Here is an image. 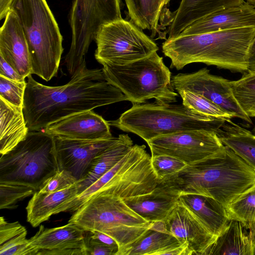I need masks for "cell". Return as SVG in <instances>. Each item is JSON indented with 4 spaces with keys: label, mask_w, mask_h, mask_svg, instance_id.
Instances as JSON below:
<instances>
[{
    "label": "cell",
    "mask_w": 255,
    "mask_h": 255,
    "mask_svg": "<svg viewBox=\"0 0 255 255\" xmlns=\"http://www.w3.org/2000/svg\"><path fill=\"white\" fill-rule=\"evenodd\" d=\"M23 112L29 131L78 113L127 101L117 87L105 80L102 69H89L85 61L70 81L60 86H45L27 77Z\"/></svg>",
    "instance_id": "1"
},
{
    "label": "cell",
    "mask_w": 255,
    "mask_h": 255,
    "mask_svg": "<svg viewBox=\"0 0 255 255\" xmlns=\"http://www.w3.org/2000/svg\"><path fill=\"white\" fill-rule=\"evenodd\" d=\"M182 194L207 196L226 208L255 183V170L226 146L210 157L187 165L162 180Z\"/></svg>",
    "instance_id": "2"
},
{
    "label": "cell",
    "mask_w": 255,
    "mask_h": 255,
    "mask_svg": "<svg viewBox=\"0 0 255 255\" xmlns=\"http://www.w3.org/2000/svg\"><path fill=\"white\" fill-rule=\"evenodd\" d=\"M255 36V27L168 38L162 45L164 55L177 70L193 63H202L233 72L248 70V54Z\"/></svg>",
    "instance_id": "3"
},
{
    "label": "cell",
    "mask_w": 255,
    "mask_h": 255,
    "mask_svg": "<svg viewBox=\"0 0 255 255\" xmlns=\"http://www.w3.org/2000/svg\"><path fill=\"white\" fill-rule=\"evenodd\" d=\"M227 122L205 116L182 104L143 103L133 104L110 126L133 133L146 142L155 137L172 133L206 129L216 131Z\"/></svg>",
    "instance_id": "4"
},
{
    "label": "cell",
    "mask_w": 255,
    "mask_h": 255,
    "mask_svg": "<svg viewBox=\"0 0 255 255\" xmlns=\"http://www.w3.org/2000/svg\"><path fill=\"white\" fill-rule=\"evenodd\" d=\"M31 58L32 74L48 81L55 76L62 54L63 37L46 0H12Z\"/></svg>",
    "instance_id": "5"
},
{
    "label": "cell",
    "mask_w": 255,
    "mask_h": 255,
    "mask_svg": "<svg viewBox=\"0 0 255 255\" xmlns=\"http://www.w3.org/2000/svg\"><path fill=\"white\" fill-rule=\"evenodd\" d=\"M103 65L105 80L118 88L132 104L151 99L160 104L177 101L178 94L173 88L171 73L157 52L124 65Z\"/></svg>",
    "instance_id": "6"
},
{
    "label": "cell",
    "mask_w": 255,
    "mask_h": 255,
    "mask_svg": "<svg viewBox=\"0 0 255 255\" xmlns=\"http://www.w3.org/2000/svg\"><path fill=\"white\" fill-rule=\"evenodd\" d=\"M68 222L86 232L108 235L118 242L119 249L138 239L152 224L129 208L121 198L103 191L73 212Z\"/></svg>",
    "instance_id": "7"
},
{
    "label": "cell",
    "mask_w": 255,
    "mask_h": 255,
    "mask_svg": "<svg viewBox=\"0 0 255 255\" xmlns=\"http://www.w3.org/2000/svg\"><path fill=\"white\" fill-rule=\"evenodd\" d=\"M58 170L54 136L43 130L29 131L14 148L0 155V183L39 190Z\"/></svg>",
    "instance_id": "8"
},
{
    "label": "cell",
    "mask_w": 255,
    "mask_h": 255,
    "mask_svg": "<svg viewBox=\"0 0 255 255\" xmlns=\"http://www.w3.org/2000/svg\"><path fill=\"white\" fill-rule=\"evenodd\" d=\"M69 16L72 42L65 63L73 75L85 61L89 46L101 27L122 18L121 0H74Z\"/></svg>",
    "instance_id": "9"
},
{
    "label": "cell",
    "mask_w": 255,
    "mask_h": 255,
    "mask_svg": "<svg viewBox=\"0 0 255 255\" xmlns=\"http://www.w3.org/2000/svg\"><path fill=\"white\" fill-rule=\"evenodd\" d=\"M95 41V57L102 65H124L146 57L159 49L141 29L123 18L103 25Z\"/></svg>",
    "instance_id": "10"
},
{
    "label": "cell",
    "mask_w": 255,
    "mask_h": 255,
    "mask_svg": "<svg viewBox=\"0 0 255 255\" xmlns=\"http://www.w3.org/2000/svg\"><path fill=\"white\" fill-rule=\"evenodd\" d=\"M151 156L167 155L190 165L223 150L225 145L215 131L200 129L176 132L147 142Z\"/></svg>",
    "instance_id": "11"
},
{
    "label": "cell",
    "mask_w": 255,
    "mask_h": 255,
    "mask_svg": "<svg viewBox=\"0 0 255 255\" xmlns=\"http://www.w3.org/2000/svg\"><path fill=\"white\" fill-rule=\"evenodd\" d=\"M230 82L211 74L207 68L190 73H179L171 77L173 88L177 92L186 90L201 95L235 117L252 124L251 118L235 97Z\"/></svg>",
    "instance_id": "12"
},
{
    "label": "cell",
    "mask_w": 255,
    "mask_h": 255,
    "mask_svg": "<svg viewBox=\"0 0 255 255\" xmlns=\"http://www.w3.org/2000/svg\"><path fill=\"white\" fill-rule=\"evenodd\" d=\"M118 139L80 140L54 136L58 170L69 172L78 181L87 174L94 157Z\"/></svg>",
    "instance_id": "13"
},
{
    "label": "cell",
    "mask_w": 255,
    "mask_h": 255,
    "mask_svg": "<svg viewBox=\"0 0 255 255\" xmlns=\"http://www.w3.org/2000/svg\"><path fill=\"white\" fill-rule=\"evenodd\" d=\"M85 232L69 222L52 228L40 225L29 240L37 255H88Z\"/></svg>",
    "instance_id": "14"
},
{
    "label": "cell",
    "mask_w": 255,
    "mask_h": 255,
    "mask_svg": "<svg viewBox=\"0 0 255 255\" xmlns=\"http://www.w3.org/2000/svg\"><path fill=\"white\" fill-rule=\"evenodd\" d=\"M163 222L165 231L182 244L187 243L192 255H203L217 238L178 202Z\"/></svg>",
    "instance_id": "15"
},
{
    "label": "cell",
    "mask_w": 255,
    "mask_h": 255,
    "mask_svg": "<svg viewBox=\"0 0 255 255\" xmlns=\"http://www.w3.org/2000/svg\"><path fill=\"white\" fill-rule=\"evenodd\" d=\"M43 130L53 136L80 140H101L113 137L108 121L93 110L63 118L49 125Z\"/></svg>",
    "instance_id": "16"
},
{
    "label": "cell",
    "mask_w": 255,
    "mask_h": 255,
    "mask_svg": "<svg viewBox=\"0 0 255 255\" xmlns=\"http://www.w3.org/2000/svg\"><path fill=\"white\" fill-rule=\"evenodd\" d=\"M0 56L20 75L32 74L30 55L18 18L10 9L0 29Z\"/></svg>",
    "instance_id": "17"
},
{
    "label": "cell",
    "mask_w": 255,
    "mask_h": 255,
    "mask_svg": "<svg viewBox=\"0 0 255 255\" xmlns=\"http://www.w3.org/2000/svg\"><path fill=\"white\" fill-rule=\"evenodd\" d=\"M248 27H255V7L248 2L206 15L185 28L179 35H192Z\"/></svg>",
    "instance_id": "18"
},
{
    "label": "cell",
    "mask_w": 255,
    "mask_h": 255,
    "mask_svg": "<svg viewBox=\"0 0 255 255\" xmlns=\"http://www.w3.org/2000/svg\"><path fill=\"white\" fill-rule=\"evenodd\" d=\"M179 193L163 181L150 192L122 198L124 203L149 222L163 221L178 203Z\"/></svg>",
    "instance_id": "19"
},
{
    "label": "cell",
    "mask_w": 255,
    "mask_h": 255,
    "mask_svg": "<svg viewBox=\"0 0 255 255\" xmlns=\"http://www.w3.org/2000/svg\"><path fill=\"white\" fill-rule=\"evenodd\" d=\"M178 202L185 206L213 235L218 237L227 228L230 220L226 208L214 198L205 195L182 194Z\"/></svg>",
    "instance_id": "20"
},
{
    "label": "cell",
    "mask_w": 255,
    "mask_h": 255,
    "mask_svg": "<svg viewBox=\"0 0 255 255\" xmlns=\"http://www.w3.org/2000/svg\"><path fill=\"white\" fill-rule=\"evenodd\" d=\"M77 182L56 192L36 191L26 207L27 221L33 227H36L48 220L52 215L59 213L63 206L78 195Z\"/></svg>",
    "instance_id": "21"
},
{
    "label": "cell",
    "mask_w": 255,
    "mask_h": 255,
    "mask_svg": "<svg viewBox=\"0 0 255 255\" xmlns=\"http://www.w3.org/2000/svg\"><path fill=\"white\" fill-rule=\"evenodd\" d=\"M245 2L244 0H181L169 27L168 38L179 35L188 26L206 15Z\"/></svg>",
    "instance_id": "22"
},
{
    "label": "cell",
    "mask_w": 255,
    "mask_h": 255,
    "mask_svg": "<svg viewBox=\"0 0 255 255\" xmlns=\"http://www.w3.org/2000/svg\"><path fill=\"white\" fill-rule=\"evenodd\" d=\"M133 145L128 135L122 134L117 141L98 153L92 160L86 176L77 182L78 194L112 168Z\"/></svg>",
    "instance_id": "23"
},
{
    "label": "cell",
    "mask_w": 255,
    "mask_h": 255,
    "mask_svg": "<svg viewBox=\"0 0 255 255\" xmlns=\"http://www.w3.org/2000/svg\"><path fill=\"white\" fill-rule=\"evenodd\" d=\"M0 153L5 154L25 138L29 132L23 108L0 97Z\"/></svg>",
    "instance_id": "24"
},
{
    "label": "cell",
    "mask_w": 255,
    "mask_h": 255,
    "mask_svg": "<svg viewBox=\"0 0 255 255\" xmlns=\"http://www.w3.org/2000/svg\"><path fill=\"white\" fill-rule=\"evenodd\" d=\"M245 229L242 222L231 220L203 255H255V243Z\"/></svg>",
    "instance_id": "25"
},
{
    "label": "cell",
    "mask_w": 255,
    "mask_h": 255,
    "mask_svg": "<svg viewBox=\"0 0 255 255\" xmlns=\"http://www.w3.org/2000/svg\"><path fill=\"white\" fill-rule=\"evenodd\" d=\"M183 244L168 233L149 228L138 239L120 248L117 255H169L170 252Z\"/></svg>",
    "instance_id": "26"
},
{
    "label": "cell",
    "mask_w": 255,
    "mask_h": 255,
    "mask_svg": "<svg viewBox=\"0 0 255 255\" xmlns=\"http://www.w3.org/2000/svg\"><path fill=\"white\" fill-rule=\"evenodd\" d=\"M222 142L255 170V134L231 120L216 132Z\"/></svg>",
    "instance_id": "27"
},
{
    "label": "cell",
    "mask_w": 255,
    "mask_h": 255,
    "mask_svg": "<svg viewBox=\"0 0 255 255\" xmlns=\"http://www.w3.org/2000/svg\"><path fill=\"white\" fill-rule=\"evenodd\" d=\"M171 0H125L131 21L142 30L147 29L154 36L163 8Z\"/></svg>",
    "instance_id": "28"
},
{
    "label": "cell",
    "mask_w": 255,
    "mask_h": 255,
    "mask_svg": "<svg viewBox=\"0 0 255 255\" xmlns=\"http://www.w3.org/2000/svg\"><path fill=\"white\" fill-rule=\"evenodd\" d=\"M230 83L242 109L249 117H255V70H248L239 79Z\"/></svg>",
    "instance_id": "29"
},
{
    "label": "cell",
    "mask_w": 255,
    "mask_h": 255,
    "mask_svg": "<svg viewBox=\"0 0 255 255\" xmlns=\"http://www.w3.org/2000/svg\"><path fill=\"white\" fill-rule=\"evenodd\" d=\"M177 92L184 106L201 114L224 119L226 121L235 118L233 114L223 110L201 95L186 90H180Z\"/></svg>",
    "instance_id": "30"
},
{
    "label": "cell",
    "mask_w": 255,
    "mask_h": 255,
    "mask_svg": "<svg viewBox=\"0 0 255 255\" xmlns=\"http://www.w3.org/2000/svg\"><path fill=\"white\" fill-rule=\"evenodd\" d=\"M230 220L246 223L255 219V183L239 195L226 208Z\"/></svg>",
    "instance_id": "31"
},
{
    "label": "cell",
    "mask_w": 255,
    "mask_h": 255,
    "mask_svg": "<svg viewBox=\"0 0 255 255\" xmlns=\"http://www.w3.org/2000/svg\"><path fill=\"white\" fill-rule=\"evenodd\" d=\"M36 191L32 188L15 184L0 183V209H13L17 203L33 195Z\"/></svg>",
    "instance_id": "32"
},
{
    "label": "cell",
    "mask_w": 255,
    "mask_h": 255,
    "mask_svg": "<svg viewBox=\"0 0 255 255\" xmlns=\"http://www.w3.org/2000/svg\"><path fill=\"white\" fill-rule=\"evenodd\" d=\"M26 82L16 81L0 76V97L23 108Z\"/></svg>",
    "instance_id": "33"
},
{
    "label": "cell",
    "mask_w": 255,
    "mask_h": 255,
    "mask_svg": "<svg viewBox=\"0 0 255 255\" xmlns=\"http://www.w3.org/2000/svg\"><path fill=\"white\" fill-rule=\"evenodd\" d=\"M151 165L159 181L179 172L187 165L175 157L163 154L151 156Z\"/></svg>",
    "instance_id": "34"
},
{
    "label": "cell",
    "mask_w": 255,
    "mask_h": 255,
    "mask_svg": "<svg viewBox=\"0 0 255 255\" xmlns=\"http://www.w3.org/2000/svg\"><path fill=\"white\" fill-rule=\"evenodd\" d=\"M27 231L0 245V255H37L36 250L26 239Z\"/></svg>",
    "instance_id": "35"
},
{
    "label": "cell",
    "mask_w": 255,
    "mask_h": 255,
    "mask_svg": "<svg viewBox=\"0 0 255 255\" xmlns=\"http://www.w3.org/2000/svg\"><path fill=\"white\" fill-rule=\"evenodd\" d=\"M77 181L69 172L65 170H58L44 182L37 191L41 193L56 192L69 187Z\"/></svg>",
    "instance_id": "36"
},
{
    "label": "cell",
    "mask_w": 255,
    "mask_h": 255,
    "mask_svg": "<svg viewBox=\"0 0 255 255\" xmlns=\"http://www.w3.org/2000/svg\"><path fill=\"white\" fill-rule=\"evenodd\" d=\"M25 228L18 222H7L1 216L0 218V245L26 231Z\"/></svg>",
    "instance_id": "37"
},
{
    "label": "cell",
    "mask_w": 255,
    "mask_h": 255,
    "mask_svg": "<svg viewBox=\"0 0 255 255\" xmlns=\"http://www.w3.org/2000/svg\"><path fill=\"white\" fill-rule=\"evenodd\" d=\"M88 255H117L119 247L87 242Z\"/></svg>",
    "instance_id": "38"
},
{
    "label": "cell",
    "mask_w": 255,
    "mask_h": 255,
    "mask_svg": "<svg viewBox=\"0 0 255 255\" xmlns=\"http://www.w3.org/2000/svg\"><path fill=\"white\" fill-rule=\"evenodd\" d=\"M89 232L90 236L86 239L87 242L119 248L118 242L108 235L99 231Z\"/></svg>",
    "instance_id": "39"
},
{
    "label": "cell",
    "mask_w": 255,
    "mask_h": 255,
    "mask_svg": "<svg viewBox=\"0 0 255 255\" xmlns=\"http://www.w3.org/2000/svg\"><path fill=\"white\" fill-rule=\"evenodd\" d=\"M0 76L16 81H25V78L15 71L1 56H0Z\"/></svg>",
    "instance_id": "40"
},
{
    "label": "cell",
    "mask_w": 255,
    "mask_h": 255,
    "mask_svg": "<svg viewBox=\"0 0 255 255\" xmlns=\"http://www.w3.org/2000/svg\"><path fill=\"white\" fill-rule=\"evenodd\" d=\"M248 70H255V36L250 44L248 51Z\"/></svg>",
    "instance_id": "41"
},
{
    "label": "cell",
    "mask_w": 255,
    "mask_h": 255,
    "mask_svg": "<svg viewBox=\"0 0 255 255\" xmlns=\"http://www.w3.org/2000/svg\"><path fill=\"white\" fill-rule=\"evenodd\" d=\"M246 229L249 230V234L255 243V219L246 223H243Z\"/></svg>",
    "instance_id": "42"
},
{
    "label": "cell",
    "mask_w": 255,
    "mask_h": 255,
    "mask_svg": "<svg viewBox=\"0 0 255 255\" xmlns=\"http://www.w3.org/2000/svg\"><path fill=\"white\" fill-rule=\"evenodd\" d=\"M247 1L249 3L255 7V0H247Z\"/></svg>",
    "instance_id": "43"
},
{
    "label": "cell",
    "mask_w": 255,
    "mask_h": 255,
    "mask_svg": "<svg viewBox=\"0 0 255 255\" xmlns=\"http://www.w3.org/2000/svg\"><path fill=\"white\" fill-rule=\"evenodd\" d=\"M253 132L255 134V125L254 128L253 129Z\"/></svg>",
    "instance_id": "44"
}]
</instances>
